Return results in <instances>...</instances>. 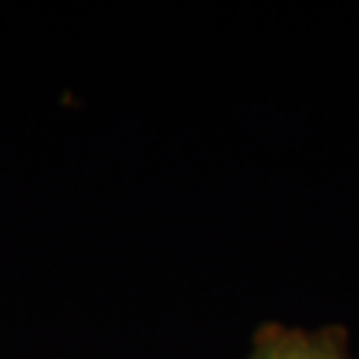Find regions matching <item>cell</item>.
<instances>
[{"mask_svg":"<svg viewBox=\"0 0 359 359\" xmlns=\"http://www.w3.org/2000/svg\"><path fill=\"white\" fill-rule=\"evenodd\" d=\"M245 359H353V353L343 325L306 329L266 322L255 332Z\"/></svg>","mask_w":359,"mask_h":359,"instance_id":"obj_1","label":"cell"}]
</instances>
